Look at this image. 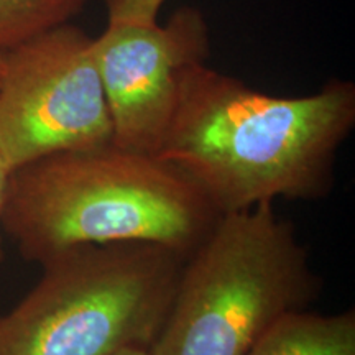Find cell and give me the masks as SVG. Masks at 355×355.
Wrapping results in <instances>:
<instances>
[{
    "mask_svg": "<svg viewBox=\"0 0 355 355\" xmlns=\"http://www.w3.org/2000/svg\"><path fill=\"white\" fill-rule=\"evenodd\" d=\"M94 55L112 121V145L157 155L175 115L186 69L206 63L211 32L196 7H181L165 25L109 20Z\"/></svg>",
    "mask_w": 355,
    "mask_h": 355,
    "instance_id": "8992f818",
    "label": "cell"
},
{
    "mask_svg": "<svg viewBox=\"0 0 355 355\" xmlns=\"http://www.w3.org/2000/svg\"><path fill=\"white\" fill-rule=\"evenodd\" d=\"M354 127V83L332 79L314 94L282 97L201 63L186 69L157 157L222 216L279 198H326Z\"/></svg>",
    "mask_w": 355,
    "mask_h": 355,
    "instance_id": "6da1fadb",
    "label": "cell"
},
{
    "mask_svg": "<svg viewBox=\"0 0 355 355\" xmlns=\"http://www.w3.org/2000/svg\"><path fill=\"white\" fill-rule=\"evenodd\" d=\"M219 217L165 159L109 145L53 153L8 173L2 232L40 265L73 248L119 242L189 257Z\"/></svg>",
    "mask_w": 355,
    "mask_h": 355,
    "instance_id": "7a4b0ae2",
    "label": "cell"
},
{
    "mask_svg": "<svg viewBox=\"0 0 355 355\" xmlns=\"http://www.w3.org/2000/svg\"><path fill=\"white\" fill-rule=\"evenodd\" d=\"M186 259L146 242L79 247L51 257L33 290L0 318V355L148 350Z\"/></svg>",
    "mask_w": 355,
    "mask_h": 355,
    "instance_id": "277c9868",
    "label": "cell"
},
{
    "mask_svg": "<svg viewBox=\"0 0 355 355\" xmlns=\"http://www.w3.org/2000/svg\"><path fill=\"white\" fill-rule=\"evenodd\" d=\"M109 20L157 21L166 0H104Z\"/></svg>",
    "mask_w": 355,
    "mask_h": 355,
    "instance_id": "9c48e42d",
    "label": "cell"
},
{
    "mask_svg": "<svg viewBox=\"0 0 355 355\" xmlns=\"http://www.w3.org/2000/svg\"><path fill=\"white\" fill-rule=\"evenodd\" d=\"M247 355H355V309L293 311L272 324Z\"/></svg>",
    "mask_w": 355,
    "mask_h": 355,
    "instance_id": "52a82bcc",
    "label": "cell"
},
{
    "mask_svg": "<svg viewBox=\"0 0 355 355\" xmlns=\"http://www.w3.org/2000/svg\"><path fill=\"white\" fill-rule=\"evenodd\" d=\"M3 66H6V51H0V83L3 76Z\"/></svg>",
    "mask_w": 355,
    "mask_h": 355,
    "instance_id": "7c38bea8",
    "label": "cell"
},
{
    "mask_svg": "<svg viewBox=\"0 0 355 355\" xmlns=\"http://www.w3.org/2000/svg\"><path fill=\"white\" fill-rule=\"evenodd\" d=\"M117 355H148V350H144V349H127V350H122L121 354Z\"/></svg>",
    "mask_w": 355,
    "mask_h": 355,
    "instance_id": "8fae6325",
    "label": "cell"
},
{
    "mask_svg": "<svg viewBox=\"0 0 355 355\" xmlns=\"http://www.w3.org/2000/svg\"><path fill=\"white\" fill-rule=\"evenodd\" d=\"M87 0H0V51L69 24Z\"/></svg>",
    "mask_w": 355,
    "mask_h": 355,
    "instance_id": "ba28073f",
    "label": "cell"
},
{
    "mask_svg": "<svg viewBox=\"0 0 355 355\" xmlns=\"http://www.w3.org/2000/svg\"><path fill=\"white\" fill-rule=\"evenodd\" d=\"M319 295L309 252L273 202L222 214L186 259L148 355H247L272 324Z\"/></svg>",
    "mask_w": 355,
    "mask_h": 355,
    "instance_id": "3957f363",
    "label": "cell"
},
{
    "mask_svg": "<svg viewBox=\"0 0 355 355\" xmlns=\"http://www.w3.org/2000/svg\"><path fill=\"white\" fill-rule=\"evenodd\" d=\"M112 145L94 37L69 24L6 51L0 157L8 170L53 153Z\"/></svg>",
    "mask_w": 355,
    "mask_h": 355,
    "instance_id": "5b68a950",
    "label": "cell"
},
{
    "mask_svg": "<svg viewBox=\"0 0 355 355\" xmlns=\"http://www.w3.org/2000/svg\"><path fill=\"white\" fill-rule=\"evenodd\" d=\"M8 166L6 165L2 157H0V261L3 260V250H2V211H3V201H6V189H7V180H8Z\"/></svg>",
    "mask_w": 355,
    "mask_h": 355,
    "instance_id": "30bf717a",
    "label": "cell"
}]
</instances>
